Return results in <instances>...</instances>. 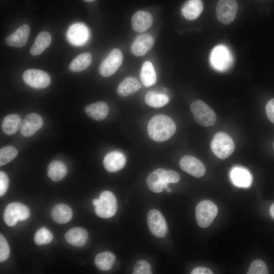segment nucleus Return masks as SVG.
Masks as SVG:
<instances>
[{
    "label": "nucleus",
    "instance_id": "f257e3e1",
    "mask_svg": "<svg viewBox=\"0 0 274 274\" xmlns=\"http://www.w3.org/2000/svg\"><path fill=\"white\" fill-rule=\"evenodd\" d=\"M147 131L149 137L152 140L163 142L175 134L176 125L169 117L164 115H157L149 120Z\"/></svg>",
    "mask_w": 274,
    "mask_h": 274
},
{
    "label": "nucleus",
    "instance_id": "f03ea898",
    "mask_svg": "<svg viewBox=\"0 0 274 274\" xmlns=\"http://www.w3.org/2000/svg\"><path fill=\"white\" fill-rule=\"evenodd\" d=\"M180 180V175L176 172L158 168L148 175L146 182L151 191L159 193L168 188L169 183H177Z\"/></svg>",
    "mask_w": 274,
    "mask_h": 274
},
{
    "label": "nucleus",
    "instance_id": "7ed1b4c3",
    "mask_svg": "<svg viewBox=\"0 0 274 274\" xmlns=\"http://www.w3.org/2000/svg\"><path fill=\"white\" fill-rule=\"evenodd\" d=\"M210 62L214 70L219 72H225L231 66L233 57L231 52L226 46L220 44L212 50Z\"/></svg>",
    "mask_w": 274,
    "mask_h": 274
},
{
    "label": "nucleus",
    "instance_id": "20e7f679",
    "mask_svg": "<svg viewBox=\"0 0 274 274\" xmlns=\"http://www.w3.org/2000/svg\"><path fill=\"white\" fill-rule=\"evenodd\" d=\"M190 111L195 121L203 126L214 125L217 119L213 110L201 100H196L190 105Z\"/></svg>",
    "mask_w": 274,
    "mask_h": 274
},
{
    "label": "nucleus",
    "instance_id": "39448f33",
    "mask_svg": "<svg viewBox=\"0 0 274 274\" xmlns=\"http://www.w3.org/2000/svg\"><path fill=\"white\" fill-rule=\"evenodd\" d=\"M211 147L213 153L219 158L224 159L234 150V144L231 137L223 132H219L214 136Z\"/></svg>",
    "mask_w": 274,
    "mask_h": 274
},
{
    "label": "nucleus",
    "instance_id": "423d86ee",
    "mask_svg": "<svg viewBox=\"0 0 274 274\" xmlns=\"http://www.w3.org/2000/svg\"><path fill=\"white\" fill-rule=\"evenodd\" d=\"M218 213L216 205L210 200H203L195 208V217L198 225L207 228L212 223Z\"/></svg>",
    "mask_w": 274,
    "mask_h": 274
},
{
    "label": "nucleus",
    "instance_id": "0eeeda50",
    "mask_svg": "<svg viewBox=\"0 0 274 274\" xmlns=\"http://www.w3.org/2000/svg\"><path fill=\"white\" fill-rule=\"evenodd\" d=\"M98 204L95 207V212L99 217L109 218L116 213L117 205L116 198L110 191L102 192L98 198Z\"/></svg>",
    "mask_w": 274,
    "mask_h": 274
},
{
    "label": "nucleus",
    "instance_id": "6e6552de",
    "mask_svg": "<svg viewBox=\"0 0 274 274\" xmlns=\"http://www.w3.org/2000/svg\"><path fill=\"white\" fill-rule=\"evenodd\" d=\"M30 215L28 208L20 202H12L9 204L4 213V220L9 226H13L18 221L27 219Z\"/></svg>",
    "mask_w": 274,
    "mask_h": 274
},
{
    "label": "nucleus",
    "instance_id": "1a4fd4ad",
    "mask_svg": "<svg viewBox=\"0 0 274 274\" xmlns=\"http://www.w3.org/2000/svg\"><path fill=\"white\" fill-rule=\"evenodd\" d=\"M123 54L118 48L113 49L101 62L99 67V73L103 77H108L113 75L121 65Z\"/></svg>",
    "mask_w": 274,
    "mask_h": 274
},
{
    "label": "nucleus",
    "instance_id": "9d476101",
    "mask_svg": "<svg viewBox=\"0 0 274 274\" xmlns=\"http://www.w3.org/2000/svg\"><path fill=\"white\" fill-rule=\"evenodd\" d=\"M24 82L35 89H43L50 83L51 79L48 73L44 71L31 68L26 70L22 76Z\"/></svg>",
    "mask_w": 274,
    "mask_h": 274
},
{
    "label": "nucleus",
    "instance_id": "9b49d317",
    "mask_svg": "<svg viewBox=\"0 0 274 274\" xmlns=\"http://www.w3.org/2000/svg\"><path fill=\"white\" fill-rule=\"evenodd\" d=\"M236 0H219L217 6L218 19L224 24H229L234 20L237 11Z\"/></svg>",
    "mask_w": 274,
    "mask_h": 274
},
{
    "label": "nucleus",
    "instance_id": "f8f14e48",
    "mask_svg": "<svg viewBox=\"0 0 274 274\" xmlns=\"http://www.w3.org/2000/svg\"><path fill=\"white\" fill-rule=\"evenodd\" d=\"M147 223L151 232L157 237H164L167 230L166 221L163 215L158 210H150L147 216Z\"/></svg>",
    "mask_w": 274,
    "mask_h": 274
},
{
    "label": "nucleus",
    "instance_id": "ddd939ff",
    "mask_svg": "<svg viewBox=\"0 0 274 274\" xmlns=\"http://www.w3.org/2000/svg\"><path fill=\"white\" fill-rule=\"evenodd\" d=\"M179 164L183 171L196 178H200L206 173L204 164L192 156H184L181 159Z\"/></svg>",
    "mask_w": 274,
    "mask_h": 274
},
{
    "label": "nucleus",
    "instance_id": "4468645a",
    "mask_svg": "<svg viewBox=\"0 0 274 274\" xmlns=\"http://www.w3.org/2000/svg\"><path fill=\"white\" fill-rule=\"evenodd\" d=\"M42 118L38 114L30 113L22 121L20 128L21 133L25 137L33 135L43 126Z\"/></svg>",
    "mask_w": 274,
    "mask_h": 274
},
{
    "label": "nucleus",
    "instance_id": "2eb2a0df",
    "mask_svg": "<svg viewBox=\"0 0 274 274\" xmlns=\"http://www.w3.org/2000/svg\"><path fill=\"white\" fill-rule=\"evenodd\" d=\"M154 40L150 34L138 36L131 46L132 53L136 56H142L147 53L153 46Z\"/></svg>",
    "mask_w": 274,
    "mask_h": 274
},
{
    "label": "nucleus",
    "instance_id": "dca6fc26",
    "mask_svg": "<svg viewBox=\"0 0 274 274\" xmlns=\"http://www.w3.org/2000/svg\"><path fill=\"white\" fill-rule=\"evenodd\" d=\"M126 162L125 156L119 151L108 153L103 160L105 168L110 172H116L120 170L125 166Z\"/></svg>",
    "mask_w": 274,
    "mask_h": 274
},
{
    "label": "nucleus",
    "instance_id": "f3484780",
    "mask_svg": "<svg viewBox=\"0 0 274 274\" xmlns=\"http://www.w3.org/2000/svg\"><path fill=\"white\" fill-rule=\"evenodd\" d=\"M153 23V17L148 12L140 10L134 14L131 19V26L134 30L143 32L148 30Z\"/></svg>",
    "mask_w": 274,
    "mask_h": 274
},
{
    "label": "nucleus",
    "instance_id": "a211bd4d",
    "mask_svg": "<svg viewBox=\"0 0 274 274\" xmlns=\"http://www.w3.org/2000/svg\"><path fill=\"white\" fill-rule=\"evenodd\" d=\"M231 181L233 185L242 188L249 187L252 182V177L250 173L241 166L233 167L230 173Z\"/></svg>",
    "mask_w": 274,
    "mask_h": 274
},
{
    "label": "nucleus",
    "instance_id": "6ab92c4d",
    "mask_svg": "<svg viewBox=\"0 0 274 274\" xmlns=\"http://www.w3.org/2000/svg\"><path fill=\"white\" fill-rule=\"evenodd\" d=\"M29 33V26L27 24H23L6 38V44L15 47H23L26 44Z\"/></svg>",
    "mask_w": 274,
    "mask_h": 274
},
{
    "label": "nucleus",
    "instance_id": "aec40b11",
    "mask_svg": "<svg viewBox=\"0 0 274 274\" xmlns=\"http://www.w3.org/2000/svg\"><path fill=\"white\" fill-rule=\"evenodd\" d=\"M88 28L81 23H77L71 26L67 33L70 42L77 46L84 44L88 39Z\"/></svg>",
    "mask_w": 274,
    "mask_h": 274
},
{
    "label": "nucleus",
    "instance_id": "412c9836",
    "mask_svg": "<svg viewBox=\"0 0 274 274\" xmlns=\"http://www.w3.org/2000/svg\"><path fill=\"white\" fill-rule=\"evenodd\" d=\"M203 9V3L201 0H187L182 7L181 12L186 19L193 20L200 16Z\"/></svg>",
    "mask_w": 274,
    "mask_h": 274
},
{
    "label": "nucleus",
    "instance_id": "4be33fe9",
    "mask_svg": "<svg viewBox=\"0 0 274 274\" xmlns=\"http://www.w3.org/2000/svg\"><path fill=\"white\" fill-rule=\"evenodd\" d=\"M87 231L81 227H74L68 230L65 234V239L70 245L76 247H82L88 239Z\"/></svg>",
    "mask_w": 274,
    "mask_h": 274
},
{
    "label": "nucleus",
    "instance_id": "5701e85b",
    "mask_svg": "<svg viewBox=\"0 0 274 274\" xmlns=\"http://www.w3.org/2000/svg\"><path fill=\"white\" fill-rule=\"evenodd\" d=\"M109 107L104 101H98L86 106L84 111L91 118L101 121L105 119L109 114Z\"/></svg>",
    "mask_w": 274,
    "mask_h": 274
},
{
    "label": "nucleus",
    "instance_id": "b1692460",
    "mask_svg": "<svg viewBox=\"0 0 274 274\" xmlns=\"http://www.w3.org/2000/svg\"><path fill=\"white\" fill-rule=\"evenodd\" d=\"M141 87V83L134 77L129 76L125 78L118 86L117 93L122 97L131 95Z\"/></svg>",
    "mask_w": 274,
    "mask_h": 274
},
{
    "label": "nucleus",
    "instance_id": "393cba45",
    "mask_svg": "<svg viewBox=\"0 0 274 274\" xmlns=\"http://www.w3.org/2000/svg\"><path fill=\"white\" fill-rule=\"evenodd\" d=\"M51 42V37L48 32H40L30 49V54L33 56L40 55L49 46Z\"/></svg>",
    "mask_w": 274,
    "mask_h": 274
},
{
    "label": "nucleus",
    "instance_id": "a878e982",
    "mask_svg": "<svg viewBox=\"0 0 274 274\" xmlns=\"http://www.w3.org/2000/svg\"><path fill=\"white\" fill-rule=\"evenodd\" d=\"M21 123V118L18 114H11L4 118L2 128L5 134L11 135L15 133L20 128Z\"/></svg>",
    "mask_w": 274,
    "mask_h": 274
},
{
    "label": "nucleus",
    "instance_id": "bb28decb",
    "mask_svg": "<svg viewBox=\"0 0 274 274\" xmlns=\"http://www.w3.org/2000/svg\"><path fill=\"white\" fill-rule=\"evenodd\" d=\"M51 216L55 222L59 224L69 222L73 216L71 209L65 204H58L52 210Z\"/></svg>",
    "mask_w": 274,
    "mask_h": 274
},
{
    "label": "nucleus",
    "instance_id": "cd10ccee",
    "mask_svg": "<svg viewBox=\"0 0 274 274\" xmlns=\"http://www.w3.org/2000/svg\"><path fill=\"white\" fill-rule=\"evenodd\" d=\"M65 164L59 160H54L50 163L47 168L48 177L53 181L58 182L64 178L67 174Z\"/></svg>",
    "mask_w": 274,
    "mask_h": 274
},
{
    "label": "nucleus",
    "instance_id": "c85d7f7f",
    "mask_svg": "<svg viewBox=\"0 0 274 274\" xmlns=\"http://www.w3.org/2000/svg\"><path fill=\"white\" fill-rule=\"evenodd\" d=\"M140 78L143 84L149 87L153 85L156 82V74L152 63L146 61L142 65Z\"/></svg>",
    "mask_w": 274,
    "mask_h": 274
},
{
    "label": "nucleus",
    "instance_id": "c756f323",
    "mask_svg": "<svg viewBox=\"0 0 274 274\" xmlns=\"http://www.w3.org/2000/svg\"><path fill=\"white\" fill-rule=\"evenodd\" d=\"M92 56L90 52H85L76 57L71 62L69 69L73 72H81L90 64Z\"/></svg>",
    "mask_w": 274,
    "mask_h": 274
},
{
    "label": "nucleus",
    "instance_id": "7c9ffc66",
    "mask_svg": "<svg viewBox=\"0 0 274 274\" xmlns=\"http://www.w3.org/2000/svg\"><path fill=\"white\" fill-rule=\"evenodd\" d=\"M116 257L112 253L106 251L98 254L95 258V264L100 270H109L113 267Z\"/></svg>",
    "mask_w": 274,
    "mask_h": 274
},
{
    "label": "nucleus",
    "instance_id": "2f4dec72",
    "mask_svg": "<svg viewBox=\"0 0 274 274\" xmlns=\"http://www.w3.org/2000/svg\"><path fill=\"white\" fill-rule=\"evenodd\" d=\"M169 97L165 94L155 92H148L145 96L146 103L154 108L162 107L169 102Z\"/></svg>",
    "mask_w": 274,
    "mask_h": 274
},
{
    "label": "nucleus",
    "instance_id": "473e14b6",
    "mask_svg": "<svg viewBox=\"0 0 274 274\" xmlns=\"http://www.w3.org/2000/svg\"><path fill=\"white\" fill-rule=\"evenodd\" d=\"M18 154L17 150L13 146H8L0 150V165L3 166L14 159Z\"/></svg>",
    "mask_w": 274,
    "mask_h": 274
},
{
    "label": "nucleus",
    "instance_id": "72a5a7b5",
    "mask_svg": "<svg viewBox=\"0 0 274 274\" xmlns=\"http://www.w3.org/2000/svg\"><path fill=\"white\" fill-rule=\"evenodd\" d=\"M52 233L45 227L38 230L35 234L34 241L38 245H43L50 243L53 239Z\"/></svg>",
    "mask_w": 274,
    "mask_h": 274
},
{
    "label": "nucleus",
    "instance_id": "f704fd0d",
    "mask_svg": "<svg viewBox=\"0 0 274 274\" xmlns=\"http://www.w3.org/2000/svg\"><path fill=\"white\" fill-rule=\"evenodd\" d=\"M248 274H267V267L261 260H255L251 264L247 271Z\"/></svg>",
    "mask_w": 274,
    "mask_h": 274
},
{
    "label": "nucleus",
    "instance_id": "c9c22d12",
    "mask_svg": "<svg viewBox=\"0 0 274 274\" xmlns=\"http://www.w3.org/2000/svg\"><path fill=\"white\" fill-rule=\"evenodd\" d=\"M132 273L151 274L152 269L150 264L144 260H139L135 264Z\"/></svg>",
    "mask_w": 274,
    "mask_h": 274
},
{
    "label": "nucleus",
    "instance_id": "e433bc0d",
    "mask_svg": "<svg viewBox=\"0 0 274 274\" xmlns=\"http://www.w3.org/2000/svg\"><path fill=\"white\" fill-rule=\"evenodd\" d=\"M10 255V248L5 237L0 235V261L3 262L9 258Z\"/></svg>",
    "mask_w": 274,
    "mask_h": 274
},
{
    "label": "nucleus",
    "instance_id": "4c0bfd02",
    "mask_svg": "<svg viewBox=\"0 0 274 274\" xmlns=\"http://www.w3.org/2000/svg\"><path fill=\"white\" fill-rule=\"evenodd\" d=\"M9 178L7 174L3 171L0 172V196H3L9 186Z\"/></svg>",
    "mask_w": 274,
    "mask_h": 274
},
{
    "label": "nucleus",
    "instance_id": "58836bf2",
    "mask_svg": "<svg viewBox=\"0 0 274 274\" xmlns=\"http://www.w3.org/2000/svg\"><path fill=\"white\" fill-rule=\"evenodd\" d=\"M265 111L268 118L274 124V98L270 99L267 102Z\"/></svg>",
    "mask_w": 274,
    "mask_h": 274
},
{
    "label": "nucleus",
    "instance_id": "ea45409f",
    "mask_svg": "<svg viewBox=\"0 0 274 274\" xmlns=\"http://www.w3.org/2000/svg\"><path fill=\"white\" fill-rule=\"evenodd\" d=\"M191 274H212L213 271L208 268L198 267L193 269L191 272Z\"/></svg>",
    "mask_w": 274,
    "mask_h": 274
},
{
    "label": "nucleus",
    "instance_id": "a19ab883",
    "mask_svg": "<svg viewBox=\"0 0 274 274\" xmlns=\"http://www.w3.org/2000/svg\"><path fill=\"white\" fill-rule=\"evenodd\" d=\"M269 212L271 217L274 219V203L271 206Z\"/></svg>",
    "mask_w": 274,
    "mask_h": 274
},
{
    "label": "nucleus",
    "instance_id": "79ce46f5",
    "mask_svg": "<svg viewBox=\"0 0 274 274\" xmlns=\"http://www.w3.org/2000/svg\"><path fill=\"white\" fill-rule=\"evenodd\" d=\"M99 199L97 198H95L92 200V204L95 207L98 203Z\"/></svg>",
    "mask_w": 274,
    "mask_h": 274
},
{
    "label": "nucleus",
    "instance_id": "37998d69",
    "mask_svg": "<svg viewBox=\"0 0 274 274\" xmlns=\"http://www.w3.org/2000/svg\"><path fill=\"white\" fill-rule=\"evenodd\" d=\"M84 1L86 2L91 3V2H93L95 1V0H84Z\"/></svg>",
    "mask_w": 274,
    "mask_h": 274
},
{
    "label": "nucleus",
    "instance_id": "c03bdc74",
    "mask_svg": "<svg viewBox=\"0 0 274 274\" xmlns=\"http://www.w3.org/2000/svg\"><path fill=\"white\" fill-rule=\"evenodd\" d=\"M273 149H274V142H273Z\"/></svg>",
    "mask_w": 274,
    "mask_h": 274
}]
</instances>
